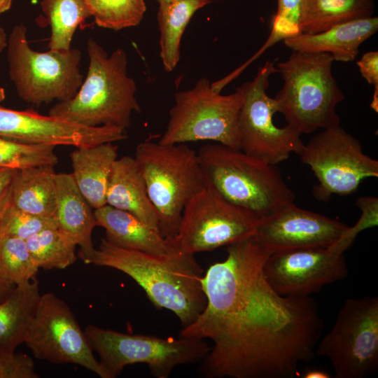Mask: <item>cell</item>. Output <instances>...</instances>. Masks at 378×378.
Masks as SVG:
<instances>
[{
	"mask_svg": "<svg viewBox=\"0 0 378 378\" xmlns=\"http://www.w3.org/2000/svg\"><path fill=\"white\" fill-rule=\"evenodd\" d=\"M269 255L253 235L228 245L202 276L206 306L180 336L212 341L205 377L293 378L314 358L324 326L318 306L274 290L263 271Z\"/></svg>",
	"mask_w": 378,
	"mask_h": 378,
	"instance_id": "6da1fadb",
	"label": "cell"
},
{
	"mask_svg": "<svg viewBox=\"0 0 378 378\" xmlns=\"http://www.w3.org/2000/svg\"><path fill=\"white\" fill-rule=\"evenodd\" d=\"M86 264L108 267L130 276L158 309L172 312L185 327L206 306L202 268L194 254L158 255L123 248L101 239Z\"/></svg>",
	"mask_w": 378,
	"mask_h": 378,
	"instance_id": "7a4b0ae2",
	"label": "cell"
},
{
	"mask_svg": "<svg viewBox=\"0 0 378 378\" xmlns=\"http://www.w3.org/2000/svg\"><path fill=\"white\" fill-rule=\"evenodd\" d=\"M197 155L206 187L259 220L294 203L295 193L276 165L217 143Z\"/></svg>",
	"mask_w": 378,
	"mask_h": 378,
	"instance_id": "3957f363",
	"label": "cell"
},
{
	"mask_svg": "<svg viewBox=\"0 0 378 378\" xmlns=\"http://www.w3.org/2000/svg\"><path fill=\"white\" fill-rule=\"evenodd\" d=\"M89 68L76 94L59 102L48 115L88 127L110 125L126 130L133 112H140L135 81L127 75L122 48L110 56L93 38L87 42Z\"/></svg>",
	"mask_w": 378,
	"mask_h": 378,
	"instance_id": "277c9868",
	"label": "cell"
},
{
	"mask_svg": "<svg viewBox=\"0 0 378 378\" xmlns=\"http://www.w3.org/2000/svg\"><path fill=\"white\" fill-rule=\"evenodd\" d=\"M333 57L293 51L276 65L284 85L275 97L278 112L298 132L340 125L336 107L344 98L332 72Z\"/></svg>",
	"mask_w": 378,
	"mask_h": 378,
	"instance_id": "5b68a950",
	"label": "cell"
},
{
	"mask_svg": "<svg viewBox=\"0 0 378 378\" xmlns=\"http://www.w3.org/2000/svg\"><path fill=\"white\" fill-rule=\"evenodd\" d=\"M134 158L157 211L161 234L175 237L186 204L206 187L197 152L186 144L148 140L138 144Z\"/></svg>",
	"mask_w": 378,
	"mask_h": 378,
	"instance_id": "8992f818",
	"label": "cell"
},
{
	"mask_svg": "<svg viewBox=\"0 0 378 378\" xmlns=\"http://www.w3.org/2000/svg\"><path fill=\"white\" fill-rule=\"evenodd\" d=\"M22 23L11 30L7 41L8 74L18 96L35 106L71 99L80 88L82 53L79 49L32 50Z\"/></svg>",
	"mask_w": 378,
	"mask_h": 378,
	"instance_id": "52a82bcc",
	"label": "cell"
},
{
	"mask_svg": "<svg viewBox=\"0 0 378 378\" xmlns=\"http://www.w3.org/2000/svg\"><path fill=\"white\" fill-rule=\"evenodd\" d=\"M243 102L241 86L223 95L206 78L188 90L177 92L169 121L159 139L162 144L212 141L239 148V118Z\"/></svg>",
	"mask_w": 378,
	"mask_h": 378,
	"instance_id": "ba28073f",
	"label": "cell"
},
{
	"mask_svg": "<svg viewBox=\"0 0 378 378\" xmlns=\"http://www.w3.org/2000/svg\"><path fill=\"white\" fill-rule=\"evenodd\" d=\"M84 331L109 378L136 363L146 364L157 378H168L175 367L202 360L211 347L205 340L194 337L131 335L90 324Z\"/></svg>",
	"mask_w": 378,
	"mask_h": 378,
	"instance_id": "9c48e42d",
	"label": "cell"
},
{
	"mask_svg": "<svg viewBox=\"0 0 378 378\" xmlns=\"http://www.w3.org/2000/svg\"><path fill=\"white\" fill-rule=\"evenodd\" d=\"M315 353L331 362L336 378H363L378 368V298L346 300Z\"/></svg>",
	"mask_w": 378,
	"mask_h": 378,
	"instance_id": "30bf717a",
	"label": "cell"
},
{
	"mask_svg": "<svg viewBox=\"0 0 378 378\" xmlns=\"http://www.w3.org/2000/svg\"><path fill=\"white\" fill-rule=\"evenodd\" d=\"M300 155L318 180L313 195L321 201L351 195L363 180L378 177V161L365 154L358 139L340 125L316 134Z\"/></svg>",
	"mask_w": 378,
	"mask_h": 378,
	"instance_id": "8fae6325",
	"label": "cell"
},
{
	"mask_svg": "<svg viewBox=\"0 0 378 378\" xmlns=\"http://www.w3.org/2000/svg\"><path fill=\"white\" fill-rule=\"evenodd\" d=\"M277 73L274 62L267 60L259 67L253 80L244 83L239 118V149L271 164L286 160L291 153L300 155L304 146L301 134L287 125H275L277 102L267 94L270 78Z\"/></svg>",
	"mask_w": 378,
	"mask_h": 378,
	"instance_id": "7c38bea8",
	"label": "cell"
},
{
	"mask_svg": "<svg viewBox=\"0 0 378 378\" xmlns=\"http://www.w3.org/2000/svg\"><path fill=\"white\" fill-rule=\"evenodd\" d=\"M23 343L37 359L78 365L102 378H109L71 309L52 293L40 295Z\"/></svg>",
	"mask_w": 378,
	"mask_h": 378,
	"instance_id": "4fadbf2b",
	"label": "cell"
},
{
	"mask_svg": "<svg viewBox=\"0 0 378 378\" xmlns=\"http://www.w3.org/2000/svg\"><path fill=\"white\" fill-rule=\"evenodd\" d=\"M258 218L205 187L186 204L177 234L179 249L210 251L253 236Z\"/></svg>",
	"mask_w": 378,
	"mask_h": 378,
	"instance_id": "5bb4252c",
	"label": "cell"
},
{
	"mask_svg": "<svg viewBox=\"0 0 378 378\" xmlns=\"http://www.w3.org/2000/svg\"><path fill=\"white\" fill-rule=\"evenodd\" d=\"M354 239L348 234L326 248H303L268 255L263 271L270 285L284 296H310L348 276L344 252Z\"/></svg>",
	"mask_w": 378,
	"mask_h": 378,
	"instance_id": "9a60e30c",
	"label": "cell"
},
{
	"mask_svg": "<svg viewBox=\"0 0 378 378\" xmlns=\"http://www.w3.org/2000/svg\"><path fill=\"white\" fill-rule=\"evenodd\" d=\"M0 136L27 144L76 148L114 143L127 138L125 130L120 127H88L30 109L18 111L1 106Z\"/></svg>",
	"mask_w": 378,
	"mask_h": 378,
	"instance_id": "2e32d148",
	"label": "cell"
},
{
	"mask_svg": "<svg viewBox=\"0 0 378 378\" xmlns=\"http://www.w3.org/2000/svg\"><path fill=\"white\" fill-rule=\"evenodd\" d=\"M349 228L293 203L260 220L254 237L271 254L295 248L330 247L344 237Z\"/></svg>",
	"mask_w": 378,
	"mask_h": 378,
	"instance_id": "e0dca14e",
	"label": "cell"
},
{
	"mask_svg": "<svg viewBox=\"0 0 378 378\" xmlns=\"http://www.w3.org/2000/svg\"><path fill=\"white\" fill-rule=\"evenodd\" d=\"M94 212L97 226L105 230V239L115 246L158 255L183 252L174 237L162 236L129 212L108 204Z\"/></svg>",
	"mask_w": 378,
	"mask_h": 378,
	"instance_id": "ac0fdd59",
	"label": "cell"
},
{
	"mask_svg": "<svg viewBox=\"0 0 378 378\" xmlns=\"http://www.w3.org/2000/svg\"><path fill=\"white\" fill-rule=\"evenodd\" d=\"M377 30V17L370 16L342 22L315 34L300 33L284 42L293 51L328 53L334 61L349 62L356 58L360 45Z\"/></svg>",
	"mask_w": 378,
	"mask_h": 378,
	"instance_id": "d6986e66",
	"label": "cell"
},
{
	"mask_svg": "<svg viewBox=\"0 0 378 378\" xmlns=\"http://www.w3.org/2000/svg\"><path fill=\"white\" fill-rule=\"evenodd\" d=\"M57 228L79 246V258L86 263L94 247L92 234L97 226L94 212L79 190L72 173L55 175Z\"/></svg>",
	"mask_w": 378,
	"mask_h": 378,
	"instance_id": "ffe728a7",
	"label": "cell"
},
{
	"mask_svg": "<svg viewBox=\"0 0 378 378\" xmlns=\"http://www.w3.org/2000/svg\"><path fill=\"white\" fill-rule=\"evenodd\" d=\"M106 204L129 212L160 231L157 211L134 157L125 155L115 161L106 192Z\"/></svg>",
	"mask_w": 378,
	"mask_h": 378,
	"instance_id": "44dd1931",
	"label": "cell"
},
{
	"mask_svg": "<svg viewBox=\"0 0 378 378\" xmlns=\"http://www.w3.org/2000/svg\"><path fill=\"white\" fill-rule=\"evenodd\" d=\"M118 146L113 142L76 148L71 153L74 181L94 209L106 204V192Z\"/></svg>",
	"mask_w": 378,
	"mask_h": 378,
	"instance_id": "7402d4cb",
	"label": "cell"
},
{
	"mask_svg": "<svg viewBox=\"0 0 378 378\" xmlns=\"http://www.w3.org/2000/svg\"><path fill=\"white\" fill-rule=\"evenodd\" d=\"M53 165L16 171L11 183L12 204L35 215L55 217L57 204Z\"/></svg>",
	"mask_w": 378,
	"mask_h": 378,
	"instance_id": "603a6c76",
	"label": "cell"
},
{
	"mask_svg": "<svg viewBox=\"0 0 378 378\" xmlns=\"http://www.w3.org/2000/svg\"><path fill=\"white\" fill-rule=\"evenodd\" d=\"M40 295L35 279L15 286L10 295L0 302V351H14L24 342Z\"/></svg>",
	"mask_w": 378,
	"mask_h": 378,
	"instance_id": "cb8c5ba5",
	"label": "cell"
},
{
	"mask_svg": "<svg viewBox=\"0 0 378 378\" xmlns=\"http://www.w3.org/2000/svg\"><path fill=\"white\" fill-rule=\"evenodd\" d=\"M211 1L172 0L159 6L160 55L167 71H173L179 61L181 38L190 19Z\"/></svg>",
	"mask_w": 378,
	"mask_h": 378,
	"instance_id": "d4e9b609",
	"label": "cell"
},
{
	"mask_svg": "<svg viewBox=\"0 0 378 378\" xmlns=\"http://www.w3.org/2000/svg\"><path fill=\"white\" fill-rule=\"evenodd\" d=\"M373 0H305L300 33L315 34L338 24L372 16Z\"/></svg>",
	"mask_w": 378,
	"mask_h": 378,
	"instance_id": "484cf974",
	"label": "cell"
},
{
	"mask_svg": "<svg viewBox=\"0 0 378 378\" xmlns=\"http://www.w3.org/2000/svg\"><path fill=\"white\" fill-rule=\"evenodd\" d=\"M42 10L50 27L49 50H68L74 34L91 17L85 0H42Z\"/></svg>",
	"mask_w": 378,
	"mask_h": 378,
	"instance_id": "4316f807",
	"label": "cell"
},
{
	"mask_svg": "<svg viewBox=\"0 0 378 378\" xmlns=\"http://www.w3.org/2000/svg\"><path fill=\"white\" fill-rule=\"evenodd\" d=\"M31 259L39 269L63 270L76 260V244L58 228H48L26 240Z\"/></svg>",
	"mask_w": 378,
	"mask_h": 378,
	"instance_id": "83f0119b",
	"label": "cell"
},
{
	"mask_svg": "<svg viewBox=\"0 0 378 378\" xmlns=\"http://www.w3.org/2000/svg\"><path fill=\"white\" fill-rule=\"evenodd\" d=\"M101 27L118 31L138 25L146 10L144 0H85Z\"/></svg>",
	"mask_w": 378,
	"mask_h": 378,
	"instance_id": "f1b7e54d",
	"label": "cell"
},
{
	"mask_svg": "<svg viewBox=\"0 0 378 378\" xmlns=\"http://www.w3.org/2000/svg\"><path fill=\"white\" fill-rule=\"evenodd\" d=\"M38 268L34 265L26 241L10 235L0 236V275L14 285L36 279Z\"/></svg>",
	"mask_w": 378,
	"mask_h": 378,
	"instance_id": "f546056e",
	"label": "cell"
},
{
	"mask_svg": "<svg viewBox=\"0 0 378 378\" xmlns=\"http://www.w3.org/2000/svg\"><path fill=\"white\" fill-rule=\"evenodd\" d=\"M55 146L23 143L0 136V168L16 170L57 164Z\"/></svg>",
	"mask_w": 378,
	"mask_h": 378,
	"instance_id": "4dcf8cb0",
	"label": "cell"
},
{
	"mask_svg": "<svg viewBox=\"0 0 378 378\" xmlns=\"http://www.w3.org/2000/svg\"><path fill=\"white\" fill-rule=\"evenodd\" d=\"M48 228H57L55 217H45L20 210L12 204L0 225V236L10 235L27 240Z\"/></svg>",
	"mask_w": 378,
	"mask_h": 378,
	"instance_id": "1f68e13d",
	"label": "cell"
},
{
	"mask_svg": "<svg viewBox=\"0 0 378 378\" xmlns=\"http://www.w3.org/2000/svg\"><path fill=\"white\" fill-rule=\"evenodd\" d=\"M277 1V12L272 20V31L266 41L270 46L300 33V25L305 2V0Z\"/></svg>",
	"mask_w": 378,
	"mask_h": 378,
	"instance_id": "d6a6232c",
	"label": "cell"
},
{
	"mask_svg": "<svg viewBox=\"0 0 378 378\" xmlns=\"http://www.w3.org/2000/svg\"><path fill=\"white\" fill-rule=\"evenodd\" d=\"M33 359L27 354L0 351V378H38Z\"/></svg>",
	"mask_w": 378,
	"mask_h": 378,
	"instance_id": "836d02e7",
	"label": "cell"
},
{
	"mask_svg": "<svg viewBox=\"0 0 378 378\" xmlns=\"http://www.w3.org/2000/svg\"><path fill=\"white\" fill-rule=\"evenodd\" d=\"M361 76L366 81L374 86V94L370 107L376 112L378 111V52L370 51L357 62Z\"/></svg>",
	"mask_w": 378,
	"mask_h": 378,
	"instance_id": "e575fe53",
	"label": "cell"
},
{
	"mask_svg": "<svg viewBox=\"0 0 378 378\" xmlns=\"http://www.w3.org/2000/svg\"><path fill=\"white\" fill-rule=\"evenodd\" d=\"M356 204L362 214L352 227L359 234L361 231L377 225L378 199L374 197H362L357 200Z\"/></svg>",
	"mask_w": 378,
	"mask_h": 378,
	"instance_id": "d590c367",
	"label": "cell"
},
{
	"mask_svg": "<svg viewBox=\"0 0 378 378\" xmlns=\"http://www.w3.org/2000/svg\"><path fill=\"white\" fill-rule=\"evenodd\" d=\"M16 171L10 168H0V198L10 186Z\"/></svg>",
	"mask_w": 378,
	"mask_h": 378,
	"instance_id": "8d00e7d4",
	"label": "cell"
},
{
	"mask_svg": "<svg viewBox=\"0 0 378 378\" xmlns=\"http://www.w3.org/2000/svg\"><path fill=\"white\" fill-rule=\"evenodd\" d=\"M15 287V285L6 281L0 275V302L10 295Z\"/></svg>",
	"mask_w": 378,
	"mask_h": 378,
	"instance_id": "74e56055",
	"label": "cell"
},
{
	"mask_svg": "<svg viewBox=\"0 0 378 378\" xmlns=\"http://www.w3.org/2000/svg\"><path fill=\"white\" fill-rule=\"evenodd\" d=\"M12 204L11 185L0 198V225L2 218L7 209Z\"/></svg>",
	"mask_w": 378,
	"mask_h": 378,
	"instance_id": "f35d334b",
	"label": "cell"
},
{
	"mask_svg": "<svg viewBox=\"0 0 378 378\" xmlns=\"http://www.w3.org/2000/svg\"><path fill=\"white\" fill-rule=\"evenodd\" d=\"M303 378H329L330 375L326 371L319 369L307 370L302 376Z\"/></svg>",
	"mask_w": 378,
	"mask_h": 378,
	"instance_id": "ab89813d",
	"label": "cell"
},
{
	"mask_svg": "<svg viewBox=\"0 0 378 378\" xmlns=\"http://www.w3.org/2000/svg\"><path fill=\"white\" fill-rule=\"evenodd\" d=\"M8 37L5 30L0 26V55L6 48Z\"/></svg>",
	"mask_w": 378,
	"mask_h": 378,
	"instance_id": "60d3db41",
	"label": "cell"
},
{
	"mask_svg": "<svg viewBox=\"0 0 378 378\" xmlns=\"http://www.w3.org/2000/svg\"><path fill=\"white\" fill-rule=\"evenodd\" d=\"M12 2L13 0H0V15L10 8Z\"/></svg>",
	"mask_w": 378,
	"mask_h": 378,
	"instance_id": "b9f144b4",
	"label": "cell"
},
{
	"mask_svg": "<svg viewBox=\"0 0 378 378\" xmlns=\"http://www.w3.org/2000/svg\"><path fill=\"white\" fill-rule=\"evenodd\" d=\"M5 90L2 87H0V104L5 99Z\"/></svg>",
	"mask_w": 378,
	"mask_h": 378,
	"instance_id": "7bdbcfd3",
	"label": "cell"
},
{
	"mask_svg": "<svg viewBox=\"0 0 378 378\" xmlns=\"http://www.w3.org/2000/svg\"><path fill=\"white\" fill-rule=\"evenodd\" d=\"M156 1L158 2L159 6H160V5L167 4L169 2H170L172 0H156Z\"/></svg>",
	"mask_w": 378,
	"mask_h": 378,
	"instance_id": "ee69618b",
	"label": "cell"
}]
</instances>
